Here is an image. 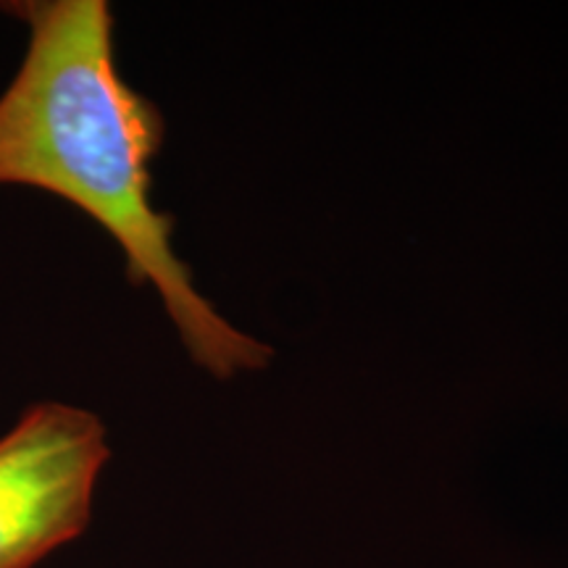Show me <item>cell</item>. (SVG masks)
<instances>
[{
	"instance_id": "cell-2",
	"label": "cell",
	"mask_w": 568,
	"mask_h": 568,
	"mask_svg": "<svg viewBox=\"0 0 568 568\" xmlns=\"http://www.w3.org/2000/svg\"><path fill=\"white\" fill-rule=\"evenodd\" d=\"M109 456L101 418L63 403L32 406L0 437V568H32L88 529Z\"/></svg>"
},
{
	"instance_id": "cell-1",
	"label": "cell",
	"mask_w": 568,
	"mask_h": 568,
	"mask_svg": "<svg viewBox=\"0 0 568 568\" xmlns=\"http://www.w3.org/2000/svg\"><path fill=\"white\" fill-rule=\"evenodd\" d=\"M30 45L0 95V184L69 201L116 240L132 284H151L190 358L216 379L261 372L272 347L245 335L195 287L174 253V219L153 205V161L166 124L124 80L105 0L6 3Z\"/></svg>"
}]
</instances>
